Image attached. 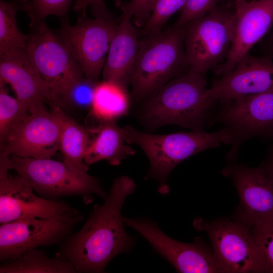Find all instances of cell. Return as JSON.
I'll return each instance as SVG.
<instances>
[{
    "instance_id": "8fae6325",
    "label": "cell",
    "mask_w": 273,
    "mask_h": 273,
    "mask_svg": "<svg viewBox=\"0 0 273 273\" xmlns=\"http://www.w3.org/2000/svg\"><path fill=\"white\" fill-rule=\"evenodd\" d=\"M55 33L81 66L85 76L98 81L118 23L112 19L84 18L75 25L66 17Z\"/></svg>"
},
{
    "instance_id": "83f0119b",
    "label": "cell",
    "mask_w": 273,
    "mask_h": 273,
    "mask_svg": "<svg viewBox=\"0 0 273 273\" xmlns=\"http://www.w3.org/2000/svg\"><path fill=\"white\" fill-rule=\"evenodd\" d=\"M188 0H156L150 16L142 29V36L161 31L163 26L175 12L181 10Z\"/></svg>"
},
{
    "instance_id": "d6986e66",
    "label": "cell",
    "mask_w": 273,
    "mask_h": 273,
    "mask_svg": "<svg viewBox=\"0 0 273 273\" xmlns=\"http://www.w3.org/2000/svg\"><path fill=\"white\" fill-rule=\"evenodd\" d=\"M139 34L131 18L123 14L110 46L102 73L103 80L127 88L138 52Z\"/></svg>"
},
{
    "instance_id": "e575fe53",
    "label": "cell",
    "mask_w": 273,
    "mask_h": 273,
    "mask_svg": "<svg viewBox=\"0 0 273 273\" xmlns=\"http://www.w3.org/2000/svg\"><path fill=\"white\" fill-rule=\"evenodd\" d=\"M270 33V32H269ZM263 43L265 54L273 58V29L267 37L261 41Z\"/></svg>"
},
{
    "instance_id": "2e32d148",
    "label": "cell",
    "mask_w": 273,
    "mask_h": 273,
    "mask_svg": "<svg viewBox=\"0 0 273 273\" xmlns=\"http://www.w3.org/2000/svg\"><path fill=\"white\" fill-rule=\"evenodd\" d=\"M273 90V58L247 53L232 71L214 81L207 95L218 103Z\"/></svg>"
},
{
    "instance_id": "7402d4cb",
    "label": "cell",
    "mask_w": 273,
    "mask_h": 273,
    "mask_svg": "<svg viewBox=\"0 0 273 273\" xmlns=\"http://www.w3.org/2000/svg\"><path fill=\"white\" fill-rule=\"evenodd\" d=\"M0 273H77L73 265L56 253L50 257L43 250L32 249L1 263Z\"/></svg>"
},
{
    "instance_id": "d4e9b609",
    "label": "cell",
    "mask_w": 273,
    "mask_h": 273,
    "mask_svg": "<svg viewBox=\"0 0 273 273\" xmlns=\"http://www.w3.org/2000/svg\"><path fill=\"white\" fill-rule=\"evenodd\" d=\"M30 113L28 108L16 97L10 96L0 83V142L5 143L11 132Z\"/></svg>"
},
{
    "instance_id": "30bf717a",
    "label": "cell",
    "mask_w": 273,
    "mask_h": 273,
    "mask_svg": "<svg viewBox=\"0 0 273 273\" xmlns=\"http://www.w3.org/2000/svg\"><path fill=\"white\" fill-rule=\"evenodd\" d=\"M84 219L77 209L49 218H27L1 224V263L30 249L60 245Z\"/></svg>"
},
{
    "instance_id": "f1b7e54d",
    "label": "cell",
    "mask_w": 273,
    "mask_h": 273,
    "mask_svg": "<svg viewBox=\"0 0 273 273\" xmlns=\"http://www.w3.org/2000/svg\"><path fill=\"white\" fill-rule=\"evenodd\" d=\"M251 231L264 256L266 272L273 273V221L252 226Z\"/></svg>"
},
{
    "instance_id": "484cf974",
    "label": "cell",
    "mask_w": 273,
    "mask_h": 273,
    "mask_svg": "<svg viewBox=\"0 0 273 273\" xmlns=\"http://www.w3.org/2000/svg\"><path fill=\"white\" fill-rule=\"evenodd\" d=\"M99 82L85 76L74 82L57 99L56 105L78 110H90L95 87Z\"/></svg>"
},
{
    "instance_id": "f546056e",
    "label": "cell",
    "mask_w": 273,
    "mask_h": 273,
    "mask_svg": "<svg viewBox=\"0 0 273 273\" xmlns=\"http://www.w3.org/2000/svg\"><path fill=\"white\" fill-rule=\"evenodd\" d=\"M222 0H188L181 10L175 25L185 26L189 21L206 15Z\"/></svg>"
},
{
    "instance_id": "1f68e13d",
    "label": "cell",
    "mask_w": 273,
    "mask_h": 273,
    "mask_svg": "<svg viewBox=\"0 0 273 273\" xmlns=\"http://www.w3.org/2000/svg\"><path fill=\"white\" fill-rule=\"evenodd\" d=\"M95 0H77L73 6V10L77 13L78 15V21L85 18V13L88 6L90 8L93 6Z\"/></svg>"
},
{
    "instance_id": "d590c367",
    "label": "cell",
    "mask_w": 273,
    "mask_h": 273,
    "mask_svg": "<svg viewBox=\"0 0 273 273\" xmlns=\"http://www.w3.org/2000/svg\"><path fill=\"white\" fill-rule=\"evenodd\" d=\"M258 0H235V4L241 3V2H252Z\"/></svg>"
},
{
    "instance_id": "277c9868",
    "label": "cell",
    "mask_w": 273,
    "mask_h": 273,
    "mask_svg": "<svg viewBox=\"0 0 273 273\" xmlns=\"http://www.w3.org/2000/svg\"><path fill=\"white\" fill-rule=\"evenodd\" d=\"M123 128L126 142L136 143L147 156L150 167L146 177L158 181L161 194L168 193V177L179 163L201 151L231 142L224 127L212 133L192 131L165 135L144 133L130 125Z\"/></svg>"
},
{
    "instance_id": "e0dca14e",
    "label": "cell",
    "mask_w": 273,
    "mask_h": 273,
    "mask_svg": "<svg viewBox=\"0 0 273 273\" xmlns=\"http://www.w3.org/2000/svg\"><path fill=\"white\" fill-rule=\"evenodd\" d=\"M233 38L225 62L216 69L218 76L230 72L237 62L269 33L273 27V0L235 4Z\"/></svg>"
},
{
    "instance_id": "ba28073f",
    "label": "cell",
    "mask_w": 273,
    "mask_h": 273,
    "mask_svg": "<svg viewBox=\"0 0 273 273\" xmlns=\"http://www.w3.org/2000/svg\"><path fill=\"white\" fill-rule=\"evenodd\" d=\"M26 50L39 75L47 85L49 103L57 99L75 81L85 76L66 46L45 20L30 27Z\"/></svg>"
},
{
    "instance_id": "5bb4252c",
    "label": "cell",
    "mask_w": 273,
    "mask_h": 273,
    "mask_svg": "<svg viewBox=\"0 0 273 273\" xmlns=\"http://www.w3.org/2000/svg\"><path fill=\"white\" fill-rule=\"evenodd\" d=\"M222 173L233 181L240 204L235 220L251 227L273 221V179L260 166H227Z\"/></svg>"
},
{
    "instance_id": "3957f363",
    "label": "cell",
    "mask_w": 273,
    "mask_h": 273,
    "mask_svg": "<svg viewBox=\"0 0 273 273\" xmlns=\"http://www.w3.org/2000/svg\"><path fill=\"white\" fill-rule=\"evenodd\" d=\"M185 25L172 27L139 39L130 77L136 100L148 98L190 68L184 46Z\"/></svg>"
},
{
    "instance_id": "5b68a950",
    "label": "cell",
    "mask_w": 273,
    "mask_h": 273,
    "mask_svg": "<svg viewBox=\"0 0 273 273\" xmlns=\"http://www.w3.org/2000/svg\"><path fill=\"white\" fill-rule=\"evenodd\" d=\"M0 155L4 158L9 170L15 171L44 198L57 200L64 197L78 196L88 204L93 202L95 194L104 200L108 196L98 178L88 172L74 170L63 161Z\"/></svg>"
},
{
    "instance_id": "4fadbf2b",
    "label": "cell",
    "mask_w": 273,
    "mask_h": 273,
    "mask_svg": "<svg viewBox=\"0 0 273 273\" xmlns=\"http://www.w3.org/2000/svg\"><path fill=\"white\" fill-rule=\"evenodd\" d=\"M30 114L10 133L0 154L36 159L51 158L59 150L61 121L55 106Z\"/></svg>"
},
{
    "instance_id": "9c48e42d",
    "label": "cell",
    "mask_w": 273,
    "mask_h": 273,
    "mask_svg": "<svg viewBox=\"0 0 273 273\" xmlns=\"http://www.w3.org/2000/svg\"><path fill=\"white\" fill-rule=\"evenodd\" d=\"M219 103L207 125L222 124L228 130L229 159L236 158L241 145L250 138L273 139V90Z\"/></svg>"
},
{
    "instance_id": "7a4b0ae2",
    "label": "cell",
    "mask_w": 273,
    "mask_h": 273,
    "mask_svg": "<svg viewBox=\"0 0 273 273\" xmlns=\"http://www.w3.org/2000/svg\"><path fill=\"white\" fill-rule=\"evenodd\" d=\"M205 75L190 68L148 98L140 119L150 129L174 124L203 131L217 102L207 96Z\"/></svg>"
},
{
    "instance_id": "603a6c76",
    "label": "cell",
    "mask_w": 273,
    "mask_h": 273,
    "mask_svg": "<svg viewBox=\"0 0 273 273\" xmlns=\"http://www.w3.org/2000/svg\"><path fill=\"white\" fill-rule=\"evenodd\" d=\"M127 88L110 81L99 82L95 89L90 115L98 121L116 120L128 111Z\"/></svg>"
},
{
    "instance_id": "ffe728a7",
    "label": "cell",
    "mask_w": 273,
    "mask_h": 273,
    "mask_svg": "<svg viewBox=\"0 0 273 273\" xmlns=\"http://www.w3.org/2000/svg\"><path fill=\"white\" fill-rule=\"evenodd\" d=\"M116 120L99 121L95 127L88 128L89 140L84 155V162L88 166L105 160L117 166L135 151L125 144L123 128Z\"/></svg>"
},
{
    "instance_id": "836d02e7",
    "label": "cell",
    "mask_w": 273,
    "mask_h": 273,
    "mask_svg": "<svg viewBox=\"0 0 273 273\" xmlns=\"http://www.w3.org/2000/svg\"><path fill=\"white\" fill-rule=\"evenodd\" d=\"M91 9L93 15L96 17H106L110 14L103 0H95L94 4Z\"/></svg>"
},
{
    "instance_id": "4316f807",
    "label": "cell",
    "mask_w": 273,
    "mask_h": 273,
    "mask_svg": "<svg viewBox=\"0 0 273 273\" xmlns=\"http://www.w3.org/2000/svg\"><path fill=\"white\" fill-rule=\"evenodd\" d=\"M77 0H21V10L25 12L30 20V27L44 21L50 15L62 19L66 17L73 2Z\"/></svg>"
},
{
    "instance_id": "d6a6232c",
    "label": "cell",
    "mask_w": 273,
    "mask_h": 273,
    "mask_svg": "<svg viewBox=\"0 0 273 273\" xmlns=\"http://www.w3.org/2000/svg\"><path fill=\"white\" fill-rule=\"evenodd\" d=\"M260 166L269 177L273 179V143L268 148L266 157Z\"/></svg>"
},
{
    "instance_id": "6da1fadb",
    "label": "cell",
    "mask_w": 273,
    "mask_h": 273,
    "mask_svg": "<svg viewBox=\"0 0 273 273\" xmlns=\"http://www.w3.org/2000/svg\"><path fill=\"white\" fill-rule=\"evenodd\" d=\"M136 187L128 176L116 178L104 203L94 205L83 226L59 245L57 253L69 262L76 272H103L114 257L131 251L135 238L126 231L121 211L126 198Z\"/></svg>"
},
{
    "instance_id": "cb8c5ba5",
    "label": "cell",
    "mask_w": 273,
    "mask_h": 273,
    "mask_svg": "<svg viewBox=\"0 0 273 273\" xmlns=\"http://www.w3.org/2000/svg\"><path fill=\"white\" fill-rule=\"evenodd\" d=\"M21 0H0V56L15 49L26 48L29 34L22 33L16 21Z\"/></svg>"
},
{
    "instance_id": "ac0fdd59",
    "label": "cell",
    "mask_w": 273,
    "mask_h": 273,
    "mask_svg": "<svg viewBox=\"0 0 273 273\" xmlns=\"http://www.w3.org/2000/svg\"><path fill=\"white\" fill-rule=\"evenodd\" d=\"M0 83L10 85L16 98L30 113L45 106L50 94L30 60L25 48L13 50L0 56Z\"/></svg>"
},
{
    "instance_id": "9a60e30c",
    "label": "cell",
    "mask_w": 273,
    "mask_h": 273,
    "mask_svg": "<svg viewBox=\"0 0 273 273\" xmlns=\"http://www.w3.org/2000/svg\"><path fill=\"white\" fill-rule=\"evenodd\" d=\"M0 162V223L27 218H49L77 210L61 200L44 198L20 175L12 176Z\"/></svg>"
},
{
    "instance_id": "7c38bea8",
    "label": "cell",
    "mask_w": 273,
    "mask_h": 273,
    "mask_svg": "<svg viewBox=\"0 0 273 273\" xmlns=\"http://www.w3.org/2000/svg\"><path fill=\"white\" fill-rule=\"evenodd\" d=\"M123 221L126 226L139 233L177 272H223L214 251L200 238H196L190 243L178 241L165 234L151 219L123 217Z\"/></svg>"
},
{
    "instance_id": "8992f818",
    "label": "cell",
    "mask_w": 273,
    "mask_h": 273,
    "mask_svg": "<svg viewBox=\"0 0 273 273\" xmlns=\"http://www.w3.org/2000/svg\"><path fill=\"white\" fill-rule=\"evenodd\" d=\"M235 21V11L217 6L185 25L184 46L190 68L205 75L225 62Z\"/></svg>"
},
{
    "instance_id": "44dd1931",
    "label": "cell",
    "mask_w": 273,
    "mask_h": 273,
    "mask_svg": "<svg viewBox=\"0 0 273 273\" xmlns=\"http://www.w3.org/2000/svg\"><path fill=\"white\" fill-rule=\"evenodd\" d=\"M50 104L55 106L61 121L59 150L63 155V161L74 170L88 172L89 166L84 160L89 140L88 128L68 116L58 106Z\"/></svg>"
},
{
    "instance_id": "4dcf8cb0",
    "label": "cell",
    "mask_w": 273,
    "mask_h": 273,
    "mask_svg": "<svg viewBox=\"0 0 273 273\" xmlns=\"http://www.w3.org/2000/svg\"><path fill=\"white\" fill-rule=\"evenodd\" d=\"M156 0H130L123 6L125 14L133 19L137 26L145 25Z\"/></svg>"
},
{
    "instance_id": "52a82bcc",
    "label": "cell",
    "mask_w": 273,
    "mask_h": 273,
    "mask_svg": "<svg viewBox=\"0 0 273 273\" xmlns=\"http://www.w3.org/2000/svg\"><path fill=\"white\" fill-rule=\"evenodd\" d=\"M193 226L206 232L223 272H266L263 254L251 231V227L238 221L195 218Z\"/></svg>"
}]
</instances>
